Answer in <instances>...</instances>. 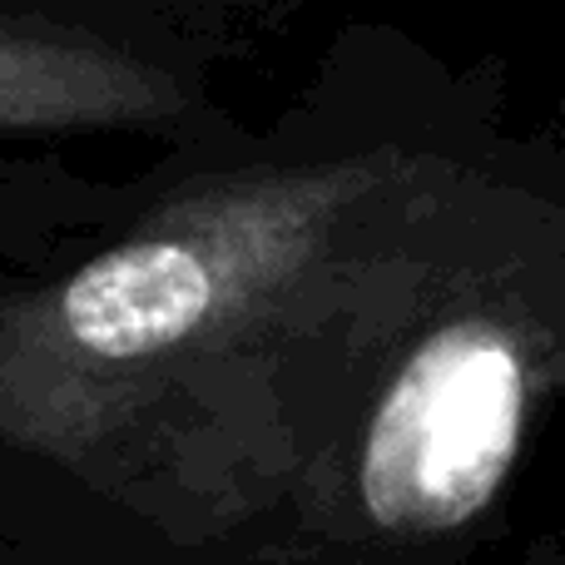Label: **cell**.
<instances>
[{"label":"cell","instance_id":"obj_1","mask_svg":"<svg viewBox=\"0 0 565 565\" xmlns=\"http://www.w3.org/2000/svg\"><path fill=\"white\" fill-rule=\"evenodd\" d=\"M521 362L487 322L437 332L367 437L362 491L382 526L437 531L477 516L497 497L521 437Z\"/></svg>","mask_w":565,"mask_h":565},{"label":"cell","instance_id":"obj_2","mask_svg":"<svg viewBox=\"0 0 565 565\" xmlns=\"http://www.w3.org/2000/svg\"><path fill=\"white\" fill-rule=\"evenodd\" d=\"M214 282L184 244L149 238L95 258L65 288V328L99 358H149L194 332Z\"/></svg>","mask_w":565,"mask_h":565}]
</instances>
